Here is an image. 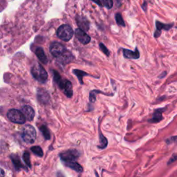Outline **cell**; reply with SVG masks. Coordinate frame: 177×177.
I'll list each match as a JSON object with an SVG mask.
<instances>
[{"label": "cell", "instance_id": "cell-31", "mask_svg": "<svg viewBox=\"0 0 177 177\" xmlns=\"http://www.w3.org/2000/svg\"><path fill=\"white\" fill-rule=\"evenodd\" d=\"M4 175H5V174H4V170L0 168V177H4Z\"/></svg>", "mask_w": 177, "mask_h": 177}, {"label": "cell", "instance_id": "cell-22", "mask_svg": "<svg viewBox=\"0 0 177 177\" xmlns=\"http://www.w3.org/2000/svg\"><path fill=\"white\" fill-rule=\"evenodd\" d=\"M116 22L120 26H125V23L123 19H122V17L120 15V13H117L116 15Z\"/></svg>", "mask_w": 177, "mask_h": 177}, {"label": "cell", "instance_id": "cell-24", "mask_svg": "<svg viewBox=\"0 0 177 177\" xmlns=\"http://www.w3.org/2000/svg\"><path fill=\"white\" fill-rule=\"evenodd\" d=\"M98 93H102V92H100V91H96V90L92 91V92H90V95H89V100H90L91 102H92V103L95 102L96 96V94H98Z\"/></svg>", "mask_w": 177, "mask_h": 177}, {"label": "cell", "instance_id": "cell-19", "mask_svg": "<svg viewBox=\"0 0 177 177\" xmlns=\"http://www.w3.org/2000/svg\"><path fill=\"white\" fill-rule=\"evenodd\" d=\"M73 73H75V75H76V76L78 77V80L80 81V84H83V81H82V77L83 76H86V75H88V74H87L86 72L83 71H81V70H78V69H74L73 70Z\"/></svg>", "mask_w": 177, "mask_h": 177}, {"label": "cell", "instance_id": "cell-27", "mask_svg": "<svg viewBox=\"0 0 177 177\" xmlns=\"http://www.w3.org/2000/svg\"><path fill=\"white\" fill-rule=\"evenodd\" d=\"M102 4L105 6L109 9L112 8L113 6V1L112 0H102Z\"/></svg>", "mask_w": 177, "mask_h": 177}, {"label": "cell", "instance_id": "cell-5", "mask_svg": "<svg viewBox=\"0 0 177 177\" xmlns=\"http://www.w3.org/2000/svg\"><path fill=\"white\" fill-rule=\"evenodd\" d=\"M60 156L64 163L76 161L77 158L80 157V153L76 149H69L62 152L60 154Z\"/></svg>", "mask_w": 177, "mask_h": 177}, {"label": "cell", "instance_id": "cell-12", "mask_svg": "<svg viewBox=\"0 0 177 177\" xmlns=\"http://www.w3.org/2000/svg\"><path fill=\"white\" fill-rule=\"evenodd\" d=\"M173 26V24H162L160 22H156V31L154 33L155 38H158L161 35V30L165 29L166 31L170 29Z\"/></svg>", "mask_w": 177, "mask_h": 177}, {"label": "cell", "instance_id": "cell-23", "mask_svg": "<svg viewBox=\"0 0 177 177\" xmlns=\"http://www.w3.org/2000/svg\"><path fill=\"white\" fill-rule=\"evenodd\" d=\"M46 94V93L44 92H43L42 93H41L40 92H38V99L40 101H41V102H44H44H46L48 99V96H45V94Z\"/></svg>", "mask_w": 177, "mask_h": 177}, {"label": "cell", "instance_id": "cell-18", "mask_svg": "<svg viewBox=\"0 0 177 177\" xmlns=\"http://www.w3.org/2000/svg\"><path fill=\"white\" fill-rule=\"evenodd\" d=\"M12 161H13V163H14L15 166L16 167V168L17 169H20V168H24L23 164L22 163L21 161H20V158H19V156H16V155H12L11 156Z\"/></svg>", "mask_w": 177, "mask_h": 177}, {"label": "cell", "instance_id": "cell-14", "mask_svg": "<svg viewBox=\"0 0 177 177\" xmlns=\"http://www.w3.org/2000/svg\"><path fill=\"white\" fill-rule=\"evenodd\" d=\"M77 23L78 24V26H80V29H82V31H88L89 28V23L87 21V19L82 17H77Z\"/></svg>", "mask_w": 177, "mask_h": 177}, {"label": "cell", "instance_id": "cell-3", "mask_svg": "<svg viewBox=\"0 0 177 177\" xmlns=\"http://www.w3.org/2000/svg\"><path fill=\"white\" fill-rule=\"evenodd\" d=\"M22 139L24 141L28 144H32L35 142L36 139V131L33 126L28 125L24 127Z\"/></svg>", "mask_w": 177, "mask_h": 177}, {"label": "cell", "instance_id": "cell-11", "mask_svg": "<svg viewBox=\"0 0 177 177\" xmlns=\"http://www.w3.org/2000/svg\"><path fill=\"white\" fill-rule=\"evenodd\" d=\"M58 59L60 63L63 64V65H67V64L73 61L74 57L69 51L66 50Z\"/></svg>", "mask_w": 177, "mask_h": 177}, {"label": "cell", "instance_id": "cell-7", "mask_svg": "<svg viewBox=\"0 0 177 177\" xmlns=\"http://www.w3.org/2000/svg\"><path fill=\"white\" fill-rule=\"evenodd\" d=\"M60 88L63 90L64 93L68 98H71L73 96V87L72 84L69 80H61L58 84Z\"/></svg>", "mask_w": 177, "mask_h": 177}, {"label": "cell", "instance_id": "cell-10", "mask_svg": "<svg viewBox=\"0 0 177 177\" xmlns=\"http://www.w3.org/2000/svg\"><path fill=\"white\" fill-rule=\"evenodd\" d=\"M22 113L24 116L25 118L27 120L31 121L33 120V119L34 118L35 116V112L33 109L31 107L28 105H24V107L22 108Z\"/></svg>", "mask_w": 177, "mask_h": 177}, {"label": "cell", "instance_id": "cell-6", "mask_svg": "<svg viewBox=\"0 0 177 177\" xmlns=\"http://www.w3.org/2000/svg\"><path fill=\"white\" fill-rule=\"evenodd\" d=\"M66 50L65 46L62 44L53 42L50 46V52L53 57L58 58Z\"/></svg>", "mask_w": 177, "mask_h": 177}, {"label": "cell", "instance_id": "cell-16", "mask_svg": "<svg viewBox=\"0 0 177 177\" xmlns=\"http://www.w3.org/2000/svg\"><path fill=\"white\" fill-rule=\"evenodd\" d=\"M35 54H36L37 57L39 58V60L42 63L46 64L48 62V59H47L46 54L44 53V51L42 48L39 47V48H37L36 50H35Z\"/></svg>", "mask_w": 177, "mask_h": 177}, {"label": "cell", "instance_id": "cell-1", "mask_svg": "<svg viewBox=\"0 0 177 177\" xmlns=\"http://www.w3.org/2000/svg\"><path fill=\"white\" fill-rule=\"evenodd\" d=\"M31 73L36 80L40 83H44L48 78V74L46 70L40 64L36 63L33 65L31 69Z\"/></svg>", "mask_w": 177, "mask_h": 177}, {"label": "cell", "instance_id": "cell-20", "mask_svg": "<svg viewBox=\"0 0 177 177\" xmlns=\"http://www.w3.org/2000/svg\"><path fill=\"white\" fill-rule=\"evenodd\" d=\"M31 149L35 154L37 155V156H40V157H42V156H43V154H44L43 151H42V148L40 147L33 146L31 148Z\"/></svg>", "mask_w": 177, "mask_h": 177}, {"label": "cell", "instance_id": "cell-13", "mask_svg": "<svg viewBox=\"0 0 177 177\" xmlns=\"http://www.w3.org/2000/svg\"><path fill=\"white\" fill-rule=\"evenodd\" d=\"M65 165L67 167H68V168H71V169L75 170L77 172L81 173L83 172V168L76 161L67 162V163H65Z\"/></svg>", "mask_w": 177, "mask_h": 177}, {"label": "cell", "instance_id": "cell-30", "mask_svg": "<svg viewBox=\"0 0 177 177\" xmlns=\"http://www.w3.org/2000/svg\"><path fill=\"white\" fill-rule=\"evenodd\" d=\"M93 1H94V2L96 3V4H97L98 6H102V4L101 3V1H100V0H92Z\"/></svg>", "mask_w": 177, "mask_h": 177}, {"label": "cell", "instance_id": "cell-4", "mask_svg": "<svg viewBox=\"0 0 177 177\" xmlns=\"http://www.w3.org/2000/svg\"><path fill=\"white\" fill-rule=\"evenodd\" d=\"M7 117L11 122L17 124H24L26 121V118L22 112L17 109H11L8 111Z\"/></svg>", "mask_w": 177, "mask_h": 177}, {"label": "cell", "instance_id": "cell-9", "mask_svg": "<svg viewBox=\"0 0 177 177\" xmlns=\"http://www.w3.org/2000/svg\"><path fill=\"white\" fill-rule=\"evenodd\" d=\"M165 110H166V108L156 109L154 111V114H153L152 118L148 120V122H150V123H157V122H161L162 120L163 119L162 114H163V112H165Z\"/></svg>", "mask_w": 177, "mask_h": 177}, {"label": "cell", "instance_id": "cell-2", "mask_svg": "<svg viewBox=\"0 0 177 177\" xmlns=\"http://www.w3.org/2000/svg\"><path fill=\"white\" fill-rule=\"evenodd\" d=\"M73 35V31L69 25L64 24L60 26L57 31V35L63 41H69Z\"/></svg>", "mask_w": 177, "mask_h": 177}, {"label": "cell", "instance_id": "cell-26", "mask_svg": "<svg viewBox=\"0 0 177 177\" xmlns=\"http://www.w3.org/2000/svg\"><path fill=\"white\" fill-rule=\"evenodd\" d=\"M23 159L26 164L28 167H31V161H30V154L28 152H25L23 155Z\"/></svg>", "mask_w": 177, "mask_h": 177}, {"label": "cell", "instance_id": "cell-29", "mask_svg": "<svg viewBox=\"0 0 177 177\" xmlns=\"http://www.w3.org/2000/svg\"><path fill=\"white\" fill-rule=\"evenodd\" d=\"M100 50H102V51L103 52V53L105 54L106 55H107V56H109V50L107 49V47L104 46L103 44H102V43L100 44Z\"/></svg>", "mask_w": 177, "mask_h": 177}, {"label": "cell", "instance_id": "cell-28", "mask_svg": "<svg viewBox=\"0 0 177 177\" xmlns=\"http://www.w3.org/2000/svg\"><path fill=\"white\" fill-rule=\"evenodd\" d=\"M176 161H177V153H175V154H172V156L171 158H170L167 164H168V166H169V165L172 164L173 163H174V162Z\"/></svg>", "mask_w": 177, "mask_h": 177}, {"label": "cell", "instance_id": "cell-8", "mask_svg": "<svg viewBox=\"0 0 177 177\" xmlns=\"http://www.w3.org/2000/svg\"><path fill=\"white\" fill-rule=\"evenodd\" d=\"M75 34L77 40L80 42L82 44H87L90 42L91 38L89 36L85 31H82L80 28H77L75 31Z\"/></svg>", "mask_w": 177, "mask_h": 177}, {"label": "cell", "instance_id": "cell-25", "mask_svg": "<svg viewBox=\"0 0 177 177\" xmlns=\"http://www.w3.org/2000/svg\"><path fill=\"white\" fill-rule=\"evenodd\" d=\"M166 143L168 145L177 144V136H173L166 140Z\"/></svg>", "mask_w": 177, "mask_h": 177}, {"label": "cell", "instance_id": "cell-21", "mask_svg": "<svg viewBox=\"0 0 177 177\" xmlns=\"http://www.w3.org/2000/svg\"><path fill=\"white\" fill-rule=\"evenodd\" d=\"M40 131L42 132L43 136H44V138L46 140L50 139V131L48 130V128L46 127V126L42 125L41 127H40Z\"/></svg>", "mask_w": 177, "mask_h": 177}, {"label": "cell", "instance_id": "cell-32", "mask_svg": "<svg viewBox=\"0 0 177 177\" xmlns=\"http://www.w3.org/2000/svg\"><path fill=\"white\" fill-rule=\"evenodd\" d=\"M95 174H96V177H99L98 174V173L96 172H95Z\"/></svg>", "mask_w": 177, "mask_h": 177}, {"label": "cell", "instance_id": "cell-15", "mask_svg": "<svg viewBox=\"0 0 177 177\" xmlns=\"http://www.w3.org/2000/svg\"><path fill=\"white\" fill-rule=\"evenodd\" d=\"M123 54L124 56L126 58L129 59H138L140 57V53L139 50L136 48L134 51L132 50H127V49H123Z\"/></svg>", "mask_w": 177, "mask_h": 177}, {"label": "cell", "instance_id": "cell-17", "mask_svg": "<svg viewBox=\"0 0 177 177\" xmlns=\"http://www.w3.org/2000/svg\"><path fill=\"white\" fill-rule=\"evenodd\" d=\"M99 141H100V145H98V148L100 149H104L107 147L108 145V141L107 138L102 134L100 130H99Z\"/></svg>", "mask_w": 177, "mask_h": 177}]
</instances>
